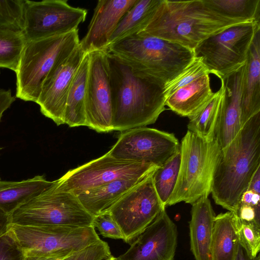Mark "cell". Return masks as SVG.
Masks as SVG:
<instances>
[{
    "label": "cell",
    "mask_w": 260,
    "mask_h": 260,
    "mask_svg": "<svg viewBox=\"0 0 260 260\" xmlns=\"http://www.w3.org/2000/svg\"><path fill=\"white\" fill-rule=\"evenodd\" d=\"M112 130L124 132L154 123L165 110L164 86L136 65L108 52Z\"/></svg>",
    "instance_id": "1"
},
{
    "label": "cell",
    "mask_w": 260,
    "mask_h": 260,
    "mask_svg": "<svg viewBox=\"0 0 260 260\" xmlns=\"http://www.w3.org/2000/svg\"><path fill=\"white\" fill-rule=\"evenodd\" d=\"M260 167V112L221 149L211 193L215 203L236 213L242 194Z\"/></svg>",
    "instance_id": "2"
},
{
    "label": "cell",
    "mask_w": 260,
    "mask_h": 260,
    "mask_svg": "<svg viewBox=\"0 0 260 260\" xmlns=\"http://www.w3.org/2000/svg\"><path fill=\"white\" fill-rule=\"evenodd\" d=\"M243 23L246 22L218 14L204 0H161L148 22L137 32L162 39L193 50L199 43L209 37Z\"/></svg>",
    "instance_id": "3"
},
{
    "label": "cell",
    "mask_w": 260,
    "mask_h": 260,
    "mask_svg": "<svg viewBox=\"0 0 260 260\" xmlns=\"http://www.w3.org/2000/svg\"><path fill=\"white\" fill-rule=\"evenodd\" d=\"M106 50L136 65L164 86L195 57L193 50L140 32L110 44Z\"/></svg>",
    "instance_id": "4"
},
{
    "label": "cell",
    "mask_w": 260,
    "mask_h": 260,
    "mask_svg": "<svg viewBox=\"0 0 260 260\" xmlns=\"http://www.w3.org/2000/svg\"><path fill=\"white\" fill-rule=\"evenodd\" d=\"M221 150L215 138L207 141L187 131L180 144L178 178L167 206L182 202L192 204L208 197Z\"/></svg>",
    "instance_id": "5"
},
{
    "label": "cell",
    "mask_w": 260,
    "mask_h": 260,
    "mask_svg": "<svg viewBox=\"0 0 260 260\" xmlns=\"http://www.w3.org/2000/svg\"><path fill=\"white\" fill-rule=\"evenodd\" d=\"M80 41L77 29L27 42L15 72L16 97L36 103L49 73L73 52Z\"/></svg>",
    "instance_id": "6"
},
{
    "label": "cell",
    "mask_w": 260,
    "mask_h": 260,
    "mask_svg": "<svg viewBox=\"0 0 260 260\" xmlns=\"http://www.w3.org/2000/svg\"><path fill=\"white\" fill-rule=\"evenodd\" d=\"M10 216L12 224L66 228L91 226L93 218L77 195L59 186L58 179L46 190L17 208Z\"/></svg>",
    "instance_id": "7"
},
{
    "label": "cell",
    "mask_w": 260,
    "mask_h": 260,
    "mask_svg": "<svg viewBox=\"0 0 260 260\" xmlns=\"http://www.w3.org/2000/svg\"><path fill=\"white\" fill-rule=\"evenodd\" d=\"M10 232L25 256L62 260L101 240L93 225L81 228L10 225Z\"/></svg>",
    "instance_id": "8"
},
{
    "label": "cell",
    "mask_w": 260,
    "mask_h": 260,
    "mask_svg": "<svg viewBox=\"0 0 260 260\" xmlns=\"http://www.w3.org/2000/svg\"><path fill=\"white\" fill-rule=\"evenodd\" d=\"M260 22L233 25L206 39L194 48L208 72L220 79L227 77L246 62L248 51Z\"/></svg>",
    "instance_id": "9"
},
{
    "label": "cell",
    "mask_w": 260,
    "mask_h": 260,
    "mask_svg": "<svg viewBox=\"0 0 260 260\" xmlns=\"http://www.w3.org/2000/svg\"><path fill=\"white\" fill-rule=\"evenodd\" d=\"M158 167L151 164L117 159L107 152L69 171L58 179V185L64 190L78 195L115 180L146 177Z\"/></svg>",
    "instance_id": "10"
},
{
    "label": "cell",
    "mask_w": 260,
    "mask_h": 260,
    "mask_svg": "<svg viewBox=\"0 0 260 260\" xmlns=\"http://www.w3.org/2000/svg\"><path fill=\"white\" fill-rule=\"evenodd\" d=\"M22 34L26 42L66 34L85 20L86 9L70 6L66 0H24Z\"/></svg>",
    "instance_id": "11"
},
{
    "label": "cell",
    "mask_w": 260,
    "mask_h": 260,
    "mask_svg": "<svg viewBox=\"0 0 260 260\" xmlns=\"http://www.w3.org/2000/svg\"><path fill=\"white\" fill-rule=\"evenodd\" d=\"M152 174L127 192L108 212L126 243L136 239L165 210L154 187Z\"/></svg>",
    "instance_id": "12"
},
{
    "label": "cell",
    "mask_w": 260,
    "mask_h": 260,
    "mask_svg": "<svg viewBox=\"0 0 260 260\" xmlns=\"http://www.w3.org/2000/svg\"><path fill=\"white\" fill-rule=\"evenodd\" d=\"M179 149L174 134L141 127L122 132L108 152L117 159L160 167Z\"/></svg>",
    "instance_id": "13"
},
{
    "label": "cell",
    "mask_w": 260,
    "mask_h": 260,
    "mask_svg": "<svg viewBox=\"0 0 260 260\" xmlns=\"http://www.w3.org/2000/svg\"><path fill=\"white\" fill-rule=\"evenodd\" d=\"M85 111L86 126L99 133L112 131L110 68L107 50L88 53Z\"/></svg>",
    "instance_id": "14"
},
{
    "label": "cell",
    "mask_w": 260,
    "mask_h": 260,
    "mask_svg": "<svg viewBox=\"0 0 260 260\" xmlns=\"http://www.w3.org/2000/svg\"><path fill=\"white\" fill-rule=\"evenodd\" d=\"M86 53L79 44L67 58L53 67L42 84L36 103L39 105L42 114L57 125L64 124L69 90Z\"/></svg>",
    "instance_id": "15"
},
{
    "label": "cell",
    "mask_w": 260,
    "mask_h": 260,
    "mask_svg": "<svg viewBox=\"0 0 260 260\" xmlns=\"http://www.w3.org/2000/svg\"><path fill=\"white\" fill-rule=\"evenodd\" d=\"M177 237V226L164 210L129 249L113 260H174Z\"/></svg>",
    "instance_id": "16"
},
{
    "label": "cell",
    "mask_w": 260,
    "mask_h": 260,
    "mask_svg": "<svg viewBox=\"0 0 260 260\" xmlns=\"http://www.w3.org/2000/svg\"><path fill=\"white\" fill-rule=\"evenodd\" d=\"M137 0H100L86 35L80 45L86 53L106 50L111 36L125 14Z\"/></svg>",
    "instance_id": "17"
},
{
    "label": "cell",
    "mask_w": 260,
    "mask_h": 260,
    "mask_svg": "<svg viewBox=\"0 0 260 260\" xmlns=\"http://www.w3.org/2000/svg\"><path fill=\"white\" fill-rule=\"evenodd\" d=\"M245 63L225 78L220 79L224 85L225 94L214 138L221 149L229 144L242 127L241 102Z\"/></svg>",
    "instance_id": "18"
},
{
    "label": "cell",
    "mask_w": 260,
    "mask_h": 260,
    "mask_svg": "<svg viewBox=\"0 0 260 260\" xmlns=\"http://www.w3.org/2000/svg\"><path fill=\"white\" fill-rule=\"evenodd\" d=\"M191 205L190 250L196 260H209L215 215L208 197H202Z\"/></svg>",
    "instance_id": "19"
},
{
    "label": "cell",
    "mask_w": 260,
    "mask_h": 260,
    "mask_svg": "<svg viewBox=\"0 0 260 260\" xmlns=\"http://www.w3.org/2000/svg\"><path fill=\"white\" fill-rule=\"evenodd\" d=\"M260 112V30L258 31L248 51L243 77L241 125Z\"/></svg>",
    "instance_id": "20"
},
{
    "label": "cell",
    "mask_w": 260,
    "mask_h": 260,
    "mask_svg": "<svg viewBox=\"0 0 260 260\" xmlns=\"http://www.w3.org/2000/svg\"><path fill=\"white\" fill-rule=\"evenodd\" d=\"M214 95L207 74L178 89L166 99L165 106L177 114L189 119L199 112Z\"/></svg>",
    "instance_id": "21"
},
{
    "label": "cell",
    "mask_w": 260,
    "mask_h": 260,
    "mask_svg": "<svg viewBox=\"0 0 260 260\" xmlns=\"http://www.w3.org/2000/svg\"><path fill=\"white\" fill-rule=\"evenodd\" d=\"M147 177L115 180L77 196L85 210L94 217L108 212L127 192Z\"/></svg>",
    "instance_id": "22"
},
{
    "label": "cell",
    "mask_w": 260,
    "mask_h": 260,
    "mask_svg": "<svg viewBox=\"0 0 260 260\" xmlns=\"http://www.w3.org/2000/svg\"><path fill=\"white\" fill-rule=\"evenodd\" d=\"M236 214L228 211L215 216L209 260H235L239 243Z\"/></svg>",
    "instance_id": "23"
},
{
    "label": "cell",
    "mask_w": 260,
    "mask_h": 260,
    "mask_svg": "<svg viewBox=\"0 0 260 260\" xmlns=\"http://www.w3.org/2000/svg\"><path fill=\"white\" fill-rule=\"evenodd\" d=\"M53 182L40 175L20 181H0V208L11 215L17 208L46 190Z\"/></svg>",
    "instance_id": "24"
},
{
    "label": "cell",
    "mask_w": 260,
    "mask_h": 260,
    "mask_svg": "<svg viewBox=\"0 0 260 260\" xmlns=\"http://www.w3.org/2000/svg\"><path fill=\"white\" fill-rule=\"evenodd\" d=\"M89 64V54L86 53L74 76L69 90L64 114V124L70 127L86 126L85 99Z\"/></svg>",
    "instance_id": "25"
},
{
    "label": "cell",
    "mask_w": 260,
    "mask_h": 260,
    "mask_svg": "<svg viewBox=\"0 0 260 260\" xmlns=\"http://www.w3.org/2000/svg\"><path fill=\"white\" fill-rule=\"evenodd\" d=\"M161 1L137 0L120 20L111 37L109 45L142 29L148 22Z\"/></svg>",
    "instance_id": "26"
},
{
    "label": "cell",
    "mask_w": 260,
    "mask_h": 260,
    "mask_svg": "<svg viewBox=\"0 0 260 260\" xmlns=\"http://www.w3.org/2000/svg\"><path fill=\"white\" fill-rule=\"evenodd\" d=\"M224 94V85L221 80L220 88L214 92L213 97L199 112L189 118L187 131L204 140H213Z\"/></svg>",
    "instance_id": "27"
},
{
    "label": "cell",
    "mask_w": 260,
    "mask_h": 260,
    "mask_svg": "<svg viewBox=\"0 0 260 260\" xmlns=\"http://www.w3.org/2000/svg\"><path fill=\"white\" fill-rule=\"evenodd\" d=\"M218 14L242 22H259L260 0H204Z\"/></svg>",
    "instance_id": "28"
},
{
    "label": "cell",
    "mask_w": 260,
    "mask_h": 260,
    "mask_svg": "<svg viewBox=\"0 0 260 260\" xmlns=\"http://www.w3.org/2000/svg\"><path fill=\"white\" fill-rule=\"evenodd\" d=\"M180 160L179 149L165 164L158 167L152 175L155 191L165 207L177 182Z\"/></svg>",
    "instance_id": "29"
},
{
    "label": "cell",
    "mask_w": 260,
    "mask_h": 260,
    "mask_svg": "<svg viewBox=\"0 0 260 260\" xmlns=\"http://www.w3.org/2000/svg\"><path fill=\"white\" fill-rule=\"evenodd\" d=\"M26 43L22 32L0 27V68L16 72Z\"/></svg>",
    "instance_id": "30"
},
{
    "label": "cell",
    "mask_w": 260,
    "mask_h": 260,
    "mask_svg": "<svg viewBox=\"0 0 260 260\" xmlns=\"http://www.w3.org/2000/svg\"><path fill=\"white\" fill-rule=\"evenodd\" d=\"M207 74L209 75L208 70L202 58L195 56L178 76L165 85L164 93L166 99L181 87Z\"/></svg>",
    "instance_id": "31"
},
{
    "label": "cell",
    "mask_w": 260,
    "mask_h": 260,
    "mask_svg": "<svg viewBox=\"0 0 260 260\" xmlns=\"http://www.w3.org/2000/svg\"><path fill=\"white\" fill-rule=\"evenodd\" d=\"M24 0H0V27L22 31Z\"/></svg>",
    "instance_id": "32"
},
{
    "label": "cell",
    "mask_w": 260,
    "mask_h": 260,
    "mask_svg": "<svg viewBox=\"0 0 260 260\" xmlns=\"http://www.w3.org/2000/svg\"><path fill=\"white\" fill-rule=\"evenodd\" d=\"M238 235L239 244L247 255L256 257L260 250V225L238 219Z\"/></svg>",
    "instance_id": "33"
},
{
    "label": "cell",
    "mask_w": 260,
    "mask_h": 260,
    "mask_svg": "<svg viewBox=\"0 0 260 260\" xmlns=\"http://www.w3.org/2000/svg\"><path fill=\"white\" fill-rule=\"evenodd\" d=\"M111 256L108 244L101 240L86 246L62 260H104Z\"/></svg>",
    "instance_id": "34"
},
{
    "label": "cell",
    "mask_w": 260,
    "mask_h": 260,
    "mask_svg": "<svg viewBox=\"0 0 260 260\" xmlns=\"http://www.w3.org/2000/svg\"><path fill=\"white\" fill-rule=\"evenodd\" d=\"M92 225L104 237L125 240L120 227L108 212L93 217Z\"/></svg>",
    "instance_id": "35"
},
{
    "label": "cell",
    "mask_w": 260,
    "mask_h": 260,
    "mask_svg": "<svg viewBox=\"0 0 260 260\" xmlns=\"http://www.w3.org/2000/svg\"><path fill=\"white\" fill-rule=\"evenodd\" d=\"M25 255L9 231L0 237V260H24Z\"/></svg>",
    "instance_id": "36"
},
{
    "label": "cell",
    "mask_w": 260,
    "mask_h": 260,
    "mask_svg": "<svg viewBox=\"0 0 260 260\" xmlns=\"http://www.w3.org/2000/svg\"><path fill=\"white\" fill-rule=\"evenodd\" d=\"M235 213L240 221L254 222L260 225V210L251 206L242 204L239 205Z\"/></svg>",
    "instance_id": "37"
},
{
    "label": "cell",
    "mask_w": 260,
    "mask_h": 260,
    "mask_svg": "<svg viewBox=\"0 0 260 260\" xmlns=\"http://www.w3.org/2000/svg\"><path fill=\"white\" fill-rule=\"evenodd\" d=\"M259 194L260 193L247 188L241 196L239 205H247L251 206L257 210H260Z\"/></svg>",
    "instance_id": "38"
},
{
    "label": "cell",
    "mask_w": 260,
    "mask_h": 260,
    "mask_svg": "<svg viewBox=\"0 0 260 260\" xmlns=\"http://www.w3.org/2000/svg\"><path fill=\"white\" fill-rule=\"evenodd\" d=\"M15 100V98L12 95L11 90L0 89V121L4 112L11 106Z\"/></svg>",
    "instance_id": "39"
},
{
    "label": "cell",
    "mask_w": 260,
    "mask_h": 260,
    "mask_svg": "<svg viewBox=\"0 0 260 260\" xmlns=\"http://www.w3.org/2000/svg\"><path fill=\"white\" fill-rule=\"evenodd\" d=\"M11 224L10 215L0 208V237L9 231Z\"/></svg>",
    "instance_id": "40"
},
{
    "label": "cell",
    "mask_w": 260,
    "mask_h": 260,
    "mask_svg": "<svg viewBox=\"0 0 260 260\" xmlns=\"http://www.w3.org/2000/svg\"><path fill=\"white\" fill-rule=\"evenodd\" d=\"M247 188L260 193V167L252 176Z\"/></svg>",
    "instance_id": "41"
},
{
    "label": "cell",
    "mask_w": 260,
    "mask_h": 260,
    "mask_svg": "<svg viewBox=\"0 0 260 260\" xmlns=\"http://www.w3.org/2000/svg\"><path fill=\"white\" fill-rule=\"evenodd\" d=\"M235 260H260V256L258 254L255 258H252L249 257L239 244L238 252Z\"/></svg>",
    "instance_id": "42"
},
{
    "label": "cell",
    "mask_w": 260,
    "mask_h": 260,
    "mask_svg": "<svg viewBox=\"0 0 260 260\" xmlns=\"http://www.w3.org/2000/svg\"><path fill=\"white\" fill-rule=\"evenodd\" d=\"M24 260H60L58 259L33 255H25Z\"/></svg>",
    "instance_id": "43"
},
{
    "label": "cell",
    "mask_w": 260,
    "mask_h": 260,
    "mask_svg": "<svg viewBox=\"0 0 260 260\" xmlns=\"http://www.w3.org/2000/svg\"><path fill=\"white\" fill-rule=\"evenodd\" d=\"M113 258H114V256H113L112 255L106 259H105L104 260H113Z\"/></svg>",
    "instance_id": "44"
},
{
    "label": "cell",
    "mask_w": 260,
    "mask_h": 260,
    "mask_svg": "<svg viewBox=\"0 0 260 260\" xmlns=\"http://www.w3.org/2000/svg\"><path fill=\"white\" fill-rule=\"evenodd\" d=\"M2 148H2V147H1L0 146V150H1V149H2ZM0 181H1V178H0Z\"/></svg>",
    "instance_id": "45"
}]
</instances>
